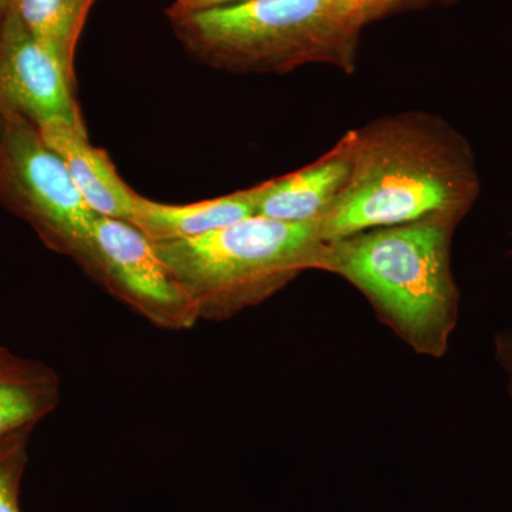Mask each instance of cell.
<instances>
[{"mask_svg":"<svg viewBox=\"0 0 512 512\" xmlns=\"http://www.w3.org/2000/svg\"><path fill=\"white\" fill-rule=\"evenodd\" d=\"M346 136L350 174L319 222L325 242L427 218L460 222L480 195L470 144L437 117L396 114Z\"/></svg>","mask_w":512,"mask_h":512,"instance_id":"1","label":"cell"},{"mask_svg":"<svg viewBox=\"0 0 512 512\" xmlns=\"http://www.w3.org/2000/svg\"><path fill=\"white\" fill-rule=\"evenodd\" d=\"M457 224L427 218L325 242L318 269L362 289L414 348L441 355L457 318L450 269Z\"/></svg>","mask_w":512,"mask_h":512,"instance_id":"2","label":"cell"},{"mask_svg":"<svg viewBox=\"0 0 512 512\" xmlns=\"http://www.w3.org/2000/svg\"><path fill=\"white\" fill-rule=\"evenodd\" d=\"M168 20L192 56L232 73H286L308 64L353 73L366 26L345 0H256Z\"/></svg>","mask_w":512,"mask_h":512,"instance_id":"3","label":"cell"},{"mask_svg":"<svg viewBox=\"0 0 512 512\" xmlns=\"http://www.w3.org/2000/svg\"><path fill=\"white\" fill-rule=\"evenodd\" d=\"M190 293L200 320L229 318L258 305L296 275L318 269L319 222L249 217L187 241L154 244Z\"/></svg>","mask_w":512,"mask_h":512,"instance_id":"4","label":"cell"},{"mask_svg":"<svg viewBox=\"0 0 512 512\" xmlns=\"http://www.w3.org/2000/svg\"><path fill=\"white\" fill-rule=\"evenodd\" d=\"M0 201L29 222L52 251L92 274L99 215L84 202L39 128L12 114H0Z\"/></svg>","mask_w":512,"mask_h":512,"instance_id":"5","label":"cell"},{"mask_svg":"<svg viewBox=\"0 0 512 512\" xmlns=\"http://www.w3.org/2000/svg\"><path fill=\"white\" fill-rule=\"evenodd\" d=\"M90 276L157 328L188 330L200 320L190 293L175 278L156 245L130 222L97 217Z\"/></svg>","mask_w":512,"mask_h":512,"instance_id":"6","label":"cell"},{"mask_svg":"<svg viewBox=\"0 0 512 512\" xmlns=\"http://www.w3.org/2000/svg\"><path fill=\"white\" fill-rule=\"evenodd\" d=\"M74 84L59 62L33 39L9 9L0 20V114L84 126Z\"/></svg>","mask_w":512,"mask_h":512,"instance_id":"7","label":"cell"},{"mask_svg":"<svg viewBox=\"0 0 512 512\" xmlns=\"http://www.w3.org/2000/svg\"><path fill=\"white\" fill-rule=\"evenodd\" d=\"M350 174L348 136L308 167L256 185V217L284 222H320L345 188Z\"/></svg>","mask_w":512,"mask_h":512,"instance_id":"8","label":"cell"},{"mask_svg":"<svg viewBox=\"0 0 512 512\" xmlns=\"http://www.w3.org/2000/svg\"><path fill=\"white\" fill-rule=\"evenodd\" d=\"M39 131L47 146L62 158L73 184L94 214L130 221L137 192L121 180L109 154L90 144L86 127L49 123Z\"/></svg>","mask_w":512,"mask_h":512,"instance_id":"9","label":"cell"},{"mask_svg":"<svg viewBox=\"0 0 512 512\" xmlns=\"http://www.w3.org/2000/svg\"><path fill=\"white\" fill-rule=\"evenodd\" d=\"M258 188L232 192L191 204H164L137 194L130 224L154 244L187 241L255 217Z\"/></svg>","mask_w":512,"mask_h":512,"instance_id":"10","label":"cell"},{"mask_svg":"<svg viewBox=\"0 0 512 512\" xmlns=\"http://www.w3.org/2000/svg\"><path fill=\"white\" fill-rule=\"evenodd\" d=\"M60 382L55 370L0 348V437L35 427L55 412Z\"/></svg>","mask_w":512,"mask_h":512,"instance_id":"11","label":"cell"},{"mask_svg":"<svg viewBox=\"0 0 512 512\" xmlns=\"http://www.w3.org/2000/svg\"><path fill=\"white\" fill-rule=\"evenodd\" d=\"M94 2L96 0H13L10 5L33 39L55 57L74 84L77 43Z\"/></svg>","mask_w":512,"mask_h":512,"instance_id":"12","label":"cell"},{"mask_svg":"<svg viewBox=\"0 0 512 512\" xmlns=\"http://www.w3.org/2000/svg\"><path fill=\"white\" fill-rule=\"evenodd\" d=\"M33 427L0 437V512L20 511V487L28 467Z\"/></svg>","mask_w":512,"mask_h":512,"instance_id":"13","label":"cell"},{"mask_svg":"<svg viewBox=\"0 0 512 512\" xmlns=\"http://www.w3.org/2000/svg\"><path fill=\"white\" fill-rule=\"evenodd\" d=\"M256 0H174L173 5L167 9V18H181L191 13L205 12V10L229 8V6L245 5Z\"/></svg>","mask_w":512,"mask_h":512,"instance_id":"14","label":"cell"},{"mask_svg":"<svg viewBox=\"0 0 512 512\" xmlns=\"http://www.w3.org/2000/svg\"><path fill=\"white\" fill-rule=\"evenodd\" d=\"M495 352H497V359L500 365L507 370L510 383L508 389L512 397V330L500 333L495 339Z\"/></svg>","mask_w":512,"mask_h":512,"instance_id":"15","label":"cell"},{"mask_svg":"<svg viewBox=\"0 0 512 512\" xmlns=\"http://www.w3.org/2000/svg\"><path fill=\"white\" fill-rule=\"evenodd\" d=\"M447 2V0H394L393 13L400 10L417 8V6L427 5V3Z\"/></svg>","mask_w":512,"mask_h":512,"instance_id":"16","label":"cell"},{"mask_svg":"<svg viewBox=\"0 0 512 512\" xmlns=\"http://www.w3.org/2000/svg\"><path fill=\"white\" fill-rule=\"evenodd\" d=\"M13 0H0V20L6 15V12L10 9Z\"/></svg>","mask_w":512,"mask_h":512,"instance_id":"17","label":"cell"}]
</instances>
